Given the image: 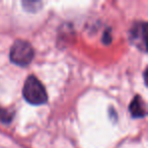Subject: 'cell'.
Instances as JSON below:
<instances>
[{
  "instance_id": "3957f363",
  "label": "cell",
  "mask_w": 148,
  "mask_h": 148,
  "mask_svg": "<svg viewBox=\"0 0 148 148\" xmlns=\"http://www.w3.org/2000/svg\"><path fill=\"white\" fill-rule=\"evenodd\" d=\"M146 23H137L131 27L129 32V39L131 44L144 52H146Z\"/></svg>"
},
{
  "instance_id": "5b68a950",
  "label": "cell",
  "mask_w": 148,
  "mask_h": 148,
  "mask_svg": "<svg viewBox=\"0 0 148 148\" xmlns=\"http://www.w3.org/2000/svg\"><path fill=\"white\" fill-rule=\"evenodd\" d=\"M14 113L10 109H5V108L0 107V122L3 124H9L11 123Z\"/></svg>"
},
{
  "instance_id": "8992f818",
  "label": "cell",
  "mask_w": 148,
  "mask_h": 148,
  "mask_svg": "<svg viewBox=\"0 0 148 148\" xmlns=\"http://www.w3.org/2000/svg\"><path fill=\"white\" fill-rule=\"evenodd\" d=\"M112 41V36H111V31L110 29H107L103 34V42L105 44H110Z\"/></svg>"
},
{
  "instance_id": "277c9868",
  "label": "cell",
  "mask_w": 148,
  "mask_h": 148,
  "mask_svg": "<svg viewBox=\"0 0 148 148\" xmlns=\"http://www.w3.org/2000/svg\"><path fill=\"white\" fill-rule=\"evenodd\" d=\"M129 112L133 118H143L147 114L146 103L141 97L136 95L129 106Z\"/></svg>"
},
{
  "instance_id": "7a4b0ae2",
  "label": "cell",
  "mask_w": 148,
  "mask_h": 148,
  "mask_svg": "<svg viewBox=\"0 0 148 148\" xmlns=\"http://www.w3.org/2000/svg\"><path fill=\"white\" fill-rule=\"evenodd\" d=\"M35 51L29 42L17 40L10 49L9 58L11 62L18 66H27L34 59Z\"/></svg>"
},
{
  "instance_id": "6da1fadb",
  "label": "cell",
  "mask_w": 148,
  "mask_h": 148,
  "mask_svg": "<svg viewBox=\"0 0 148 148\" xmlns=\"http://www.w3.org/2000/svg\"><path fill=\"white\" fill-rule=\"evenodd\" d=\"M23 95L29 103L34 106H41L47 103L48 95L42 82L34 75L29 76L25 81Z\"/></svg>"
}]
</instances>
